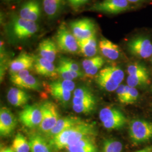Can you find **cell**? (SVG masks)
<instances>
[{
	"label": "cell",
	"instance_id": "cell-45",
	"mask_svg": "<svg viewBox=\"0 0 152 152\" xmlns=\"http://www.w3.org/2000/svg\"><path fill=\"white\" fill-rule=\"evenodd\" d=\"M68 2H69V1H71V0H67Z\"/></svg>",
	"mask_w": 152,
	"mask_h": 152
},
{
	"label": "cell",
	"instance_id": "cell-37",
	"mask_svg": "<svg viewBox=\"0 0 152 152\" xmlns=\"http://www.w3.org/2000/svg\"><path fill=\"white\" fill-rule=\"evenodd\" d=\"M104 59L100 56H95L92 58H90L83 60L82 62V66L83 69L85 71L90 68L99 62L103 60Z\"/></svg>",
	"mask_w": 152,
	"mask_h": 152
},
{
	"label": "cell",
	"instance_id": "cell-21",
	"mask_svg": "<svg viewBox=\"0 0 152 152\" xmlns=\"http://www.w3.org/2000/svg\"><path fill=\"white\" fill-rule=\"evenodd\" d=\"M7 99L9 103L14 107H24L27 104L29 96L20 88L11 87L7 92Z\"/></svg>",
	"mask_w": 152,
	"mask_h": 152
},
{
	"label": "cell",
	"instance_id": "cell-33",
	"mask_svg": "<svg viewBox=\"0 0 152 152\" xmlns=\"http://www.w3.org/2000/svg\"><path fill=\"white\" fill-rule=\"evenodd\" d=\"M59 64L64 65L72 71H75L78 73H82L80 65L75 61L70 58L66 57H61L59 61Z\"/></svg>",
	"mask_w": 152,
	"mask_h": 152
},
{
	"label": "cell",
	"instance_id": "cell-41",
	"mask_svg": "<svg viewBox=\"0 0 152 152\" xmlns=\"http://www.w3.org/2000/svg\"><path fill=\"white\" fill-rule=\"evenodd\" d=\"M136 152H152V146L145 147Z\"/></svg>",
	"mask_w": 152,
	"mask_h": 152
},
{
	"label": "cell",
	"instance_id": "cell-18",
	"mask_svg": "<svg viewBox=\"0 0 152 152\" xmlns=\"http://www.w3.org/2000/svg\"><path fill=\"white\" fill-rule=\"evenodd\" d=\"M99 48L102 54L109 60H117L121 54L120 47L107 38H103L100 39Z\"/></svg>",
	"mask_w": 152,
	"mask_h": 152
},
{
	"label": "cell",
	"instance_id": "cell-5",
	"mask_svg": "<svg viewBox=\"0 0 152 152\" xmlns=\"http://www.w3.org/2000/svg\"><path fill=\"white\" fill-rule=\"evenodd\" d=\"M99 119L104 127L109 130L121 129L127 122L126 116L120 109L109 106L100 110Z\"/></svg>",
	"mask_w": 152,
	"mask_h": 152
},
{
	"label": "cell",
	"instance_id": "cell-32",
	"mask_svg": "<svg viewBox=\"0 0 152 152\" xmlns=\"http://www.w3.org/2000/svg\"><path fill=\"white\" fill-rule=\"evenodd\" d=\"M49 85L53 87L64 88L66 90L69 91L71 92L73 91L76 87V84L73 81L63 79L52 82L50 83H49Z\"/></svg>",
	"mask_w": 152,
	"mask_h": 152
},
{
	"label": "cell",
	"instance_id": "cell-29",
	"mask_svg": "<svg viewBox=\"0 0 152 152\" xmlns=\"http://www.w3.org/2000/svg\"><path fill=\"white\" fill-rule=\"evenodd\" d=\"M123 145L115 139H107L103 141L102 152H122Z\"/></svg>",
	"mask_w": 152,
	"mask_h": 152
},
{
	"label": "cell",
	"instance_id": "cell-25",
	"mask_svg": "<svg viewBox=\"0 0 152 152\" xmlns=\"http://www.w3.org/2000/svg\"><path fill=\"white\" fill-rule=\"evenodd\" d=\"M11 148L15 152H31L29 142L20 133H18L15 136Z\"/></svg>",
	"mask_w": 152,
	"mask_h": 152
},
{
	"label": "cell",
	"instance_id": "cell-17",
	"mask_svg": "<svg viewBox=\"0 0 152 152\" xmlns=\"http://www.w3.org/2000/svg\"><path fill=\"white\" fill-rule=\"evenodd\" d=\"M59 50L56 43L50 38L42 39L38 45L39 56L52 63L55 60Z\"/></svg>",
	"mask_w": 152,
	"mask_h": 152
},
{
	"label": "cell",
	"instance_id": "cell-42",
	"mask_svg": "<svg viewBox=\"0 0 152 152\" xmlns=\"http://www.w3.org/2000/svg\"><path fill=\"white\" fill-rule=\"evenodd\" d=\"M15 152L11 148H9V147H6V148H3L1 149V152Z\"/></svg>",
	"mask_w": 152,
	"mask_h": 152
},
{
	"label": "cell",
	"instance_id": "cell-23",
	"mask_svg": "<svg viewBox=\"0 0 152 152\" xmlns=\"http://www.w3.org/2000/svg\"><path fill=\"white\" fill-rule=\"evenodd\" d=\"M63 0H43V7L46 15L50 18H54L60 12Z\"/></svg>",
	"mask_w": 152,
	"mask_h": 152
},
{
	"label": "cell",
	"instance_id": "cell-26",
	"mask_svg": "<svg viewBox=\"0 0 152 152\" xmlns=\"http://www.w3.org/2000/svg\"><path fill=\"white\" fill-rule=\"evenodd\" d=\"M127 85L130 87H136L145 86L150 83L149 74L137 76H129L127 78Z\"/></svg>",
	"mask_w": 152,
	"mask_h": 152
},
{
	"label": "cell",
	"instance_id": "cell-28",
	"mask_svg": "<svg viewBox=\"0 0 152 152\" xmlns=\"http://www.w3.org/2000/svg\"><path fill=\"white\" fill-rule=\"evenodd\" d=\"M17 87L39 91L41 90V85L36 77L29 75L17 86Z\"/></svg>",
	"mask_w": 152,
	"mask_h": 152
},
{
	"label": "cell",
	"instance_id": "cell-14",
	"mask_svg": "<svg viewBox=\"0 0 152 152\" xmlns=\"http://www.w3.org/2000/svg\"><path fill=\"white\" fill-rule=\"evenodd\" d=\"M34 56L26 52L21 53L14 60H12L9 66L10 74L19 71L29 70L34 68Z\"/></svg>",
	"mask_w": 152,
	"mask_h": 152
},
{
	"label": "cell",
	"instance_id": "cell-10",
	"mask_svg": "<svg viewBox=\"0 0 152 152\" xmlns=\"http://www.w3.org/2000/svg\"><path fill=\"white\" fill-rule=\"evenodd\" d=\"M69 28L78 41L90 38L96 35V24L89 18L72 21L69 23Z\"/></svg>",
	"mask_w": 152,
	"mask_h": 152
},
{
	"label": "cell",
	"instance_id": "cell-7",
	"mask_svg": "<svg viewBox=\"0 0 152 152\" xmlns=\"http://www.w3.org/2000/svg\"><path fill=\"white\" fill-rule=\"evenodd\" d=\"M41 108L42 120L38 127V132L45 135L54 127L60 119V115L56 104L51 101L45 102L41 104Z\"/></svg>",
	"mask_w": 152,
	"mask_h": 152
},
{
	"label": "cell",
	"instance_id": "cell-9",
	"mask_svg": "<svg viewBox=\"0 0 152 152\" xmlns=\"http://www.w3.org/2000/svg\"><path fill=\"white\" fill-rule=\"evenodd\" d=\"M19 119L22 124L27 128L38 127L42 120L41 105L27 104L20 112Z\"/></svg>",
	"mask_w": 152,
	"mask_h": 152
},
{
	"label": "cell",
	"instance_id": "cell-12",
	"mask_svg": "<svg viewBox=\"0 0 152 152\" xmlns=\"http://www.w3.org/2000/svg\"><path fill=\"white\" fill-rule=\"evenodd\" d=\"M17 125L14 114L7 108L3 107L0 110V135L2 137L10 136Z\"/></svg>",
	"mask_w": 152,
	"mask_h": 152
},
{
	"label": "cell",
	"instance_id": "cell-36",
	"mask_svg": "<svg viewBox=\"0 0 152 152\" xmlns=\"http://www.w3.org/2000/svg\"><path fill=\"white\" fill-rule=\"evenodd\" d=\"M73 96L82 99L92 97L94 96V95L87 87L82 86L78 87L75 90V91L73 93Z\"/></svg>",
	"mask_w": 152,
	"mask_h": 152
},
{
	"label": "cell",
	"instance_id": "cell-38",
	"mask_svg": "<svg viewBox=\"0 0 152 152\" xmlns=\"http://www.w3.org/2000/svg\"><path fill=\"white\" fill-rule=\"evenodd\" d=\"M117 98L121 103L126 104L127 102V85H120L116 90Z\"/></svg>",
	"mask_w": 152,
	"mask_h": 152
},
{
	"label": "cell",
	"instance_id": "cell-1",
	"mask_svg": "<svg viewBox=\"0 0 152 152\" xmlns=\"http://www.w3.org/2000/svg\"><path fill=\"white\" fill-rule=\"evenodd\" d=\"M96 135L97 131L94 123L83 121L62 131L48 141L53 151L56 152L65 149L82 139L95 137Z\"/></svg>",
	"mask_w": 152,
	"mask_h": 152
},
{
	"label": "cell",
	"instance_id": "cell-22",
	"mask_svg": "<svg viewBox=\"0 0 152 152\" xmlns=\"http://www.w3.org/2000/svg\"><path fill=\"white\" fill-rule=\"evenodd\" d=\"M79 51L84 56L92 58L96 56L98 53V42L96 35L90 38L78 40Z\"/></svg>",
	"mask_w": 152,
	"mask_h": 152
},
{
	"label": "cell",
	"instance_id": "cell-24",
	"mask_svg": "<svg viewBox=\"0 0 152 152\" xmlns=\"http://www.w3.org/2000/svg\"><path fill=\"white\" fill-rule=\"evenodd\" d=\"M48 90L51 96L57 100L59 103L63 105H66L71 99V91L66 90L64 88L53 87L48 86Z\"/></svg>",
	"mask_w": 152,
	"mask_h": 152
},
{
	"label": "cell",
	"instance_id": "cell-44",
	"mask_svg": "<svg viewBox=\"0 0 152 152\" xmlns=\"http://www.w3.org/2000/svg\"><path fill=\"white\" fill-rule=\"evenodd\" d=\"M5 1H14V0H5Z\"/></svg>",
	"mask_w": 152,
	"mask_h": 152
},
{
	"label": "cell",
	"instance_id": "cell-13",
	"mask_svg": "<svg viewBox=\"0 0 152 152\" xmlns=\"http://www.w3.org/2000/svg\"><path fill=\"white\" fill-rule=\"evenodd\" d=\"M19 15L22 18L36 22L41 15V8L38 0H28L21 6Z\"/></svg>",
	"mask_w": 152,
	"mask_h": 152
},
{
	"label": "cell",
	"instance_id": "cell-31",
	"mask_svg": "<svg viewBox=\"0 0 152 152\" xmlns=\"http://www.w3.org/2000/svg\"><path fill=\"white\" fill-rule=\"evenodd\" d=\"M127 72L129 76L149 74L146 66L140 63H134L127 66Z\"/></svg>",
	"mask_w": 152,
	"mask_h": 152
},
{
	"label": "cell",
	"instance_id": "cell-3",
	"mask_svg": "<svg viewBox=\"0 0 152 152\" xmlns=\"http://www.w3.org/2000/svg\"><path fill=\"white\" fill-rule=\"evenodd\" d=\"M124 72L117 65H107L99 72L95 80L98 85L108 92L116 91L123 81Z\"/></svg>",
	"mask_w": 152,
	"mask_h": 152
},
{
	"label": "cell",
	"instance_id": "cell-46",
	"mask_svg": "<svg viewBox=\"0 0 152 152\" xmlns=\"http://www.w3.org/2000/svg\"></svg>",
	"mask_w": 152,
	"mask_h": 152
},
{
	"label": "cell",
	"instance_id": "cell-47",
	"mask_svg": "<svg viewBox=\"0 0 152 152\" xmlns=\"http://www.w3.org/2000/svg\"></svg>",
	"mask_w": 152,
	"mask_h": 152
},
{
	"label": "cell",
	"instance_id": "cell-16",
	"mask_svg": "<svg viewBox=\"0 0 152 152\" xmlns=\"http://www.w3.org/2000/svg\"><path fill=\"white\" fill-rule=\"evenodd\" d=\"M83 121L77 117L66 116L60 118L54 127L46 135H44L48 140L54 137L62 131L65 130L71 127L81 123Z\"/></svg>",
	"mask_w": 152,
	"mask_h": 152
},
{
	"label": "cell",
	"instance_id": "cell-27",
	"mask_svg": "<svg viewBox=\"0 0 152 152\" xmlns=\"http://www.w3.org/2000/svg\"><path fill=\"white\" fill-rule=\"evenodd\" d=\"M56 71L59 76H60L62 79L66 80L73 81L80 77H82L84 75L83 73H78L75 71H72L64 65L58 64L56 67Z\"/></svg>",
	"mask_w": 152,
	"mask_h": 152
},
{
	"label": "cell",
	"instance_id": "cell-11",
	"mask_svg": "<svg viewBox=\"0 0 152 152\" xmlns=\"http://www.w3.org/2000/svg\"><path fill=\"white\" fill-rule=\"evenodd\" d=\"M131 8L127 0H104L97 2L88 10L110 14H117L129 10Z\"/></svg>",
	"mask_w": 152,
	"mask_h": 152
},
{
	"label": "cell",
	"instance_id": "cell-6",
	"mask_svg": "<svg viewBox=\"0 0 152 152\" xmlns=\"http://www.w3.org/2000/svg\"><path fill=\"white\" fill-rule=\"evenodd\" d=\"M55 40L58 48L63 52L75 54L79 51L78 40L64 23L58 28Z\"/></svg>",
	"mask_w": 152,
	"mask_h": 152
},
{
	"label": "cell",
	"instance_id": "cell-8",
	"mask_svg": "<svg viewBox=\"0 0 152 152\" xmlns=\"http://www.w3.org/2000/svg\"><path fill=\"white\" fill-rule=\"evenodd\" d=\"M131 54L140 59H147L152 55V42L145 36H138L131 39L127 44Z\"/></svg>",
	"mask_w": 152,
	"mask_h": 152
},
{
	"label": "cell",
	"instance_id": "cell-2",
	"mask_svg": "<svg viewBox=\"0 0 152 152\" xmlns=\"http://www.w3.org/2000/svg\"><path fill=\"white\" fill-rule=\"evenodd\" d=\"M39 31L36 22L26 20L18 15L10 18L5 27L8 37L14 41H22L32 37Z\"/></svg>",
	"mask_w": 152,
	"mask_h": 152
},
{
	"label": "cell",
	"instance_id": "cell-19",
	"mask_svg": "<svg viewBox=\"0 0 152 152\" xmlns=\"http://www.w3.org/2000/svg\"><path fill=\"white\" fill-rule=\"evenodd\" d=\"M31 152H54L48 140L39 132L33 133L29 137Z\"/></svg>",
	"mask_w": 152,
	"mask_h": 152
},
{
	"label": "cell",
	"instance_id": "cell-40",
	"mask_svg": "<svg viewBox=\"0 0 152 152\" xmlns=\"http://www.w3.org/2000/svg\"><path fill=\"white\" fill-rule=\"evenodd\" d=\"M90 0H71L69 2L70 5L74 9H77L86 4Z\"/></svg>",
	"mask_w": 152,
	"mask_h": 152
},
{
	"label": "cell",
	"instance_id": "cell-43",
	"mask_svg": "<svg viewBox=\"0 0 152 152\" xmlns=\"http://www.w3.org/2000/svg\"><path fill=\"white\" fill-rule=\"evenodd\" d=\"M130 3L132 4H137V3H140L144 1H147L148 0H127Z\"/></svg>",
	"mask_w": 152,
	"mask_h": 152
},
{
	"label": "cell",
	"instance_id": "cell-15",
	"mask_svg": "<svg viewBox=\"0 0 152 152\" xmlns=\"http://www.w3.org/2000/svg\"><path fill=\"white\" fill-rule=\"evenodd\" d=\"M34 58V69L38 75L49 78H55L58 76L56 68L53 63L40 56L35 55Z\"/></svg>",
	"mask_w": 152,
	"mask_h": 152
},
{
	"label": "cell",
	"instance_id": "cell-20",
	"mask_svg": "<svg viewBox=\"0 0 152 152\" xmlns=\"http://www.w3.org/2000/svg\"><path fill=\"white\" fill-rule=\"evenodd\" d=\"M95 137L91 136L82 139L67 147L65 149L66 152H99Z\"/></svg>",
	"mask_w": 152,
	"mask_h": 152
},
{
	"label": "cell",
	"instance_id": "cell-30",
	"mask_svg": "<svg viewBox=\"0 0 152 152\" xmlns=\"http://www.w3.org/2000/svg\"><path fill=\"white\" fill-rule=\"evenodd\" d=\"M96 107V100H93L84 103L73 105V110L78 113L89 114L95 110Z\"/></svg>",
	"mask_w": 152,
	"mask_h": 152
},
{
	"label": "cell",
	"instance_id": "cell-39",
	"mask_svg": "<svg viewBox=\"0 0 152 152\" xmlns=\"http://www.w3.org/2000/svg\"><path fill=\"white\" fill-rule=\"evenodd\" d=\"M104 60H102L96 64L95 65H94L92 67H91L90 68L85 70V75L88 77H92L95 76L96 74H98L99 72L101 70V68L104 65Z\"/></svg>",
	"mask_w": 152,
	"mask_h": 152
},
{
	"label": "cell",
	"instance_id": "cell-35",
	"mask_svg": "<svg viewBox=\"0 0 152 152\" xmlns=\"http://www.w3.org/2000/svg\"><path fill=\"white\" fill-rule=\"evenodd\" d=\"M139 92L135 87H130L127 85V102L126 104L136 103L139 97Z\"/></svg>",
	"mask_w": 152,
	"mask_h": 152
},
{
	"label": "cell",
	"instance_id": "cell-4",
	"mask_svg": "<svg viewBox=\"0 0 152 152\" xmlns=\"http://www.w3.org/2000/svg\"><path fill=\"white\" fill-rule=\"evenodd\" d=\"M129 134L131 142L138 145L152 140V122L147 120L135 119L130 123Z\"/></svg>",
	"mask_w": 152,
	"mask_h": 152
},
{
	"label": "cell",
	"instance_id": "cell-34",
	"mask_svg": "<svg viewBox=\"0 0 152 152\" xmlns=\"http://www.w3.org/2000/svg\"><path fill=\"white\" fill-rule=\"evenodd\" d=\"M29 75V72L28 70L19 71L10 75V81L14 85L17 86L26 77Z\"/></svg>",
	"mask_w": 152,
	"mask_h": 152
}]
</instances>
